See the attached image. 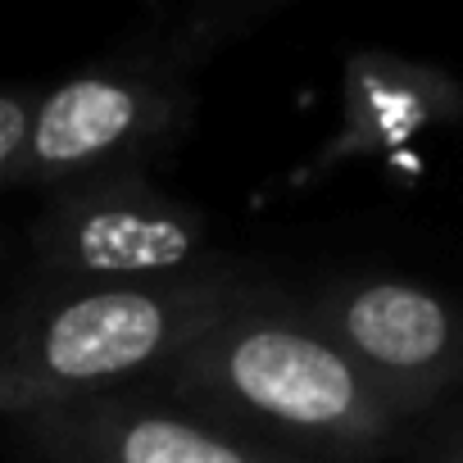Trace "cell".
Returning a JSON list of instances; mask_svg holds the SVG:
<instances>
[{
    "label": "cell",
    "mask_w": 463,
    "mask_h": 463,
    "mask_svg": "<svg viewBox=\"0 0 463 463\" xmlns=\"http://www.w3.org/2000/svg\"><path fill=\"white\" fill-rule=\"evenodd\" d=\"M300 314L409 422L463 386V309L422 282H336Z\"/></svg>",
    "instance_id": "obj_4"
},
{
    "label": "cell",
    "mask_w": 463,
    "mask_h": 463,
    "mask_svg": "<svg viewBox=\"0 0 463 463\" xmlns=\"http://www.w3.org/2000/svg\"><path fill=\"white\" fill-rule=\"evenodd\" d=\"M218 427L305 463H368L400 445L409 418L296 309L246 291L150 377Z\"/></svg>",
    "instance_id": "obj_1"
},
{
    "label": "cell",
    "mask_w": 463,
    "mask_h": 463,
    "mask_svg": "<svg viewBox=\"0 0 463 463\" xmlns=\"http://www.w3.org/2000/svg\"><path fill=\"white\" fill-rule=\"evenodd\" d=\"M237 296L213 273L64 282L37 296L0 336V418L155 377Z\"/></svg>",
    "instance_id": "obj_2"
},
{
    "label": "cell",
    "mask_w": 463,
    "mask_h": 463,
    "mask_svg": "<svg viewBox=\"0 0 463 463\" xmlns=\"http://www.w3.org/2000/svg\"><path fill=\"white\" fill-rule=\"evenodd\" d=\"M10 422L28 463H305L227 431L150 386L42 404Z\"/></svg>",
    "instance_id": "obj_6"
},
{
    "label": "cell",
    "mask_w": 463,
    "mask_h": 463,
    "mask_svg": "<svg viewBox=\"0 0 463 463\" xmlns=\"http://www.w3.org/2000/svg\"><path fill=\"white\" fill-rule=\"evenodd\" d=\"M33 105H37V96H28V91H0V186H10L14 164L28 146Z\"/></svg>",
    "instance_id": "obj_8"
},
{
    "label": "cell",
    "mask_w": 463,
    "mask_h": 463,
    "mask_svg": "<svg viewBox=\"0 0 463 463\" xmlns=\"http://www.w3.org/2000/svg\"><path fill=\"white\" fill-rule=\"evenodd\" d=\"M209 246L195 209L155 191L141 173H105L51 195L33 250L64 282L186 278Z\"/></svg>",
    "instance_id": "obj_3"
},
{
    "label": "cell",
    "mask_w": 463,
    "mask_h": 463,
    "mask_svg": "<svg viewBox=\"0 0 463 463\" xmlns=\"http://www.w3.org/2000/svg\"><path fill=\"white\" fill-rule=\"evenodd\" d=\"M463 118V82L427 60L359 51L341 73V123L318 150L314 173L373 159L409 146L413 137Z\"/></svg>",
    "instance_id": "obj_7"
},
{
    "label": "cell",
    "mask_w": 463,
    "mask_h": 463,
    "mask_svg": "<svg viewBox=\"0 0 463 463\" xmlns=\"http://www.w3.org/2000/svg\"><path fill=\"white\" fill-rule=\"evenodd\" d=\"M427 463H463V418L440 431V440H436V449L427 454Z\"/></svg>",
    "instance_id": "obj_9"
},
{
    "label": "cell",
    "mask_w": 463,
    "mask_h": 463,
    "mask_svg": "<svg viewBox=\"0 0 463 463\" xmlns=\"http://www.w3.org/2000/svg\"><path fill=\"white\" fill-rule=\"evenodd\" d=\"M186 96L173 73L91 69L33 105L28 146L10 186H46L51 195L105 173H141V155L177 132Z\"/></svg>",
    "instance_id": "obj_5"
}]
</instances>
